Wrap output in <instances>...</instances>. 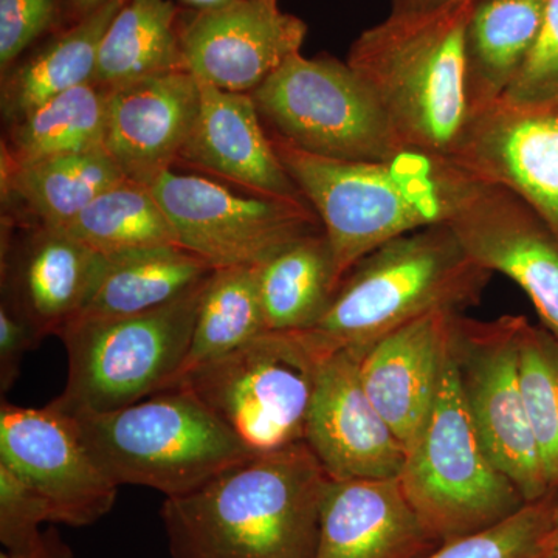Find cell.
Returning a JSON list of instances; mask_svg holds the SVG:
<instances>
[{
    "label": "cell",
    "instance_id": "d4e9b609",
    "mask_svg": "<svg viewBox=\"0 0 558 558\" xmlns=\"http://www.w3.org/2000/svg\"><path fill=\"white\" fill-rule=\"evenodd\" d=\"M126 180L105 148L27 165L2 160L3 191L16 194L44 229H68L100 194Z\"/></svg>",
    "mask_w": 558,
    "mask_h": 558
},
{
    "label": "cell",
    "instance_id": "60d3db41",
    "mask_svg": "<svg viewBox=\"0 0 558 558\" xmlns=\"http://www.w3.org/2000/svg\"><path fill=\"white\" fill-rule=\"evenodd\" d=\"M183 5L194 11H205L211 9H219V7L227 5L233 0H179Z\"/></svg>",
    "mask_w": 558,
    "mask_h": 558
},
{
    "label": "cell",
    "instance_id": "5bb4252c",
    "mask_svg": "<svg viewBox=\"0 0 558 558\" xmlns=\"http://www.w3.org/2000/svg\"><path fill=\"white\" fill-rule=\"evenodd\" d=\"M450 159L526 202L558 245V102H494L470 119Z\"/></svg>",
    "mask_w": 558,
    "mask_h": 558
},
{
    "label": "cell",
    "instance_id": "8fae6325",
    "mask_svg": "<svg viewBox=\"0 0 558 558\" xmlns=\"http://www.w3.org/2000/svg\"><path fill=\"white\" fill-rule=\"evenodd\" d=\"M523 317L478 323L454 315L453 347L461 385L481 442L495 465L535 502L553 492L543 472L520 384Z\"/></svg>",
    "mask_w": 558,
    "mask_h": 558
},
{
    "label": "cell",
    "instance_id": "8d00e7d4",
    "mask_svg": "<svg viewBox=\"0 0 558 558\" xmlns=\"http://www.w3.org/2000/svg\"><path fill=\"white\" fill-rule=\"evenodd\" d=\"M0 558H75L68 543L54 529L43 532L38 542L22 550H3Z\"/></svg>",
    "mask_w": 558,
    "mask_h": 558
},
{
    "label": "cell",
    "instance_id": "603a6c76",
    "mask_svg": "<svg viewBox=\"0 0 558 558\" xmlns=\"http://www.w3.org/2000/svg\"><path fill=\"white\" fill-rule=\"evenodd\" d=\"M213 270L179 245L106 256L100 277L72 322L157 310L199 284Z\"/></svg>",
    "mask_w": 558,
    "mask_h": 558
},
{
    "label": "cell",
    "instance_id": "4316f807",
    "mask_svg": "<svg viewBox=\"0 0 558 558\" xmlns=\"http://www.w3.org/2000/svg\"><path fill=\"white\" fill-rule=\"evenodd\" d=\"M267 330L314 328L339 288L328 238L322 231L290 242L258 266Z\"/></svg>",
    "mask_w": 558,
    "mask_h": 558
},
{
    "label": "cell",
    "instance_id": "277c9868",
    "mask_svg": "<svg viewBox=\"0 0 558 558\" xmlns=\"http://www.w3.org/2000/svg\"><path fill=\"white\" fill-rule=\"evenodd\" d=\"M490 277L449 226L425 227L360 259L317 325L300 333L322 360L344 349L363 352L429 312H458L478 303Z\"/></svg>",
    "mask_w": 558,
    "mask_h": 558
},
{
    "label": "cell",
    "instance_id": "e575fe53",
    "mask_svg": "<svg viewBox=\"0 0 558 558\" xmlns=\"http://www.w3.org/2000/svg\"><path fill=\"white\" fill-rule=\"evenodd\" d=\"M60 0H0V69H10L57 25Z\"/></svg>",
    "mask_w": 558,
    "mask_h": 558
},
{
    "label": "cell",
    "instance_id": "cb8c5ba5",
    "mask_svg": "<svg viewBox=\"0 0 558 558\" xmlns=\"http://www.w3.org/2000/svg\"><path fill=\"white\" fill-rule=\"evenodd\" d=\"M128 0H108L50 39L3 81L2 110L11 123L73 87L94 83L102 39Z\"/></svg>",
    "mask_w": 558,
    "mask_h": 558
},
{
    "label": "cell",
    "instance_id": "2e32d148",
    "mask_svg": "<svg viewBox=\"0 0 558 558\" xmlns=\"http://www.w3.org/2000/svg\"><path fill=\"white\" fill-rule=\"evenodd\" d=\"M360 357L344 349L319 363L306 444L330 480L398 478L409 450L366 395Z\"/></svg>",
    "mask_w": 558,
    "mask_h": 558
},
{
    "label": "cell",
    "instance_id": "3957f363",
    "mask_svg": "<svg viewBox=\"0 0 558 558\" xmlns=\"http://www.w3.org/2000/svg\"><path fill=\"white\" fill-rule=\"evenodd\" d=\"M475 2L389 13L351 46L365 81L407 149L451 157L468 130L464 39Z\"/></svg>",
    "mask_w": 558,
    "mask_h": 558
},
{
    "label": "cell",
    "instance_id": "5b68a950",
    "mask_svg": "<svg viewBox=\"0 0 558 558\" xmlns=\"http://www.w3.org/2000/svg\"><path fill=\"white\" fill-rule=\"evenodd\" d=\"M68 414L92 457L119 486L149 487L167 498L190 494L255 454L185 388L165 389L112 411Z\"/></svg>",
    "mask_w": 558,
    "mask_h": 558
},
{
    "label": "cell",
    "instance_id": "f1b7e54d",
    "mask_svg": "<svg viewBox=\"0 0 558 558\" xmlns=\"http://www.w3.org/2000/svg\"><path fill=\"white\" fill-rule=\"evenodd\" d=\"M264 332L267 325L260 303L258 266L213 270L202 293L189 354L174 384Z\"/></svg>",
    "mask_w": 558,
    "mask_h": 558
},
{
    "label": "cell",
    "instance_id": "d590c367",
    "mask_svg": "<svg viewBox=\"0 0 558 558\" xmlns=\"http://www.w3.org/2000/svg\"><path fill=\"white\" fill-rule=\"evenodd\" d=\"M43 340L35 326L10 304L0 307V389L10 391L20 377L25 354Z\"/></svg>",
    "mask_w": 558,
    "mask_h": 558
},
{
    "label": "cell",
    "instance_id": "6da1fadb",
    "mask_svg": "<svg viewBox=\"0 0 558 558\" xmlns=\"http://www.w3.org/2000/svg\"><path fill=\"white\" fill-rule=\"evenodd\" d=\"M329 481L306 442L253 454L165 499L171 558H314Z\"/></svg>",
    "mask_w": 558,
    "mask_h": 558
},
{
    "label": "cell",
    "instance_id": "f35d334b",
    "mask_svg": "<svg viewBox=\"0 0 558 558\" xmlns=\"http://www.w3.org/2000/svg\"><path fill=\"white\" fill-rule=\"evenodd\" d=\"M538 558H558V506L554 513L553 523L539 545Z\"/></svg>",
    "mask_w": 558,
    "mask_h": 558
},
{
    "label": "cell",
    "instance_id": "b9f144b4",
    "mask_svg": "<svg viewBox=\"0 0 558 558\" xmlns=\"http://www.w3.org/2000/svg\"><path fill=\"white\" fill-rule=\"evenodd\" d=\"M263 2L269 3L271 7H278V0H263Z\"/></svg>",
    "mask_w": 558,
    "mask_h": 558
},
{
    "label": "cell",
    "instance_id": "ab89813d",
    "mask_svg": "<svg viewBox=\"0 0 558 558\" xmlns=\"http://www.w3.org/2000/svg\"><path fill=\"white\" fill-rule=\"evenodd\" d=\"M69 2L73 11H75L76 17L81 20V17L87 16V14L100 9L108 0H69Z\"/></svg>",
    "mask_w": 558,
    "mask_h": 558
},
{
    "label": "cell",
    "instance_id": "7c38bea8",
    "mask_svg": "<svg viewBox=\"0 0 558 558\" xmlns=\"http://www.w3.org/2000/svg\"><path fill=\"white\" fill-rule=\"evenodd\" d=\"M0 464L49 502L51 523L84 527L108 515L119 484L92 457L70 414L54 407H0Z\"/></svg>",
    "mask_w": 558,
    "mask_h": 558
},
{
    "label": "cell",
    "instance_id": "9a60e30c",
    "mask_svg": "<svg viewBox=\"0 0 558 558\" xmlns=\"http://www.w3.org/2000/svg\"><path fill=\"white\" fill-rule=\"evenodd\" d=\"M306 22L263 0H233L194 11L180 25L186 70L201 83L252 94L293 54L301 53Z\"/></svg>",
    "mask_w": 558,
    "mask_h": 558
},
{
    "label": "cell",
    "instance_id": "44dd1931",
    "mask_svg": "<svg viewBox=\"0 0 558 558\" xmlns=\"http://www.w3.org/2000/svg\"><path fill=\"white\" fill-rule=\"evenodd\" d=\"M106 256L64 230L40 227L25 244L14 267L13 310L40 337L61 336L100 277Z\"/></svg>",
    "mask_w": 558,
    "mask_h": 558
},
{
    "label": "cell",
    "instance_id": "1f68e13d",
    "mask_svg": "<svg viewBox=\"0 0 558 558\" xmlns=\"http://www.w3.org/2000/svg\"><path fill=\"white\" fill-rule=\"evenodd\" d=\"M557 506V494L527 502L501 523L442 543L424 558H538L539 545Z\"/></svg>",
    "mask_w": 558,
    "mask_h": 558
},
{
    "label": "cell",
    "instance_id": "74e56055",
    "mask_svg": "<svg viewBox=\"0 0 558 558\" xmlns=\"http://www.w3.org/2000/svg\"><path fill=\"white\" fill-rule=\"evenodd\" d=\"M457 2H465V0H391V11L392 13H409V11L435 10ZM472 2H476V0H472Z\"/></svg>",
    "mask_w": 558,
    "mask_h": 558
},
{
    "label": "cell",
    "instance_id": "4fadbf2b",
    "mask_svg": "<svg viewBox=\"0 0 558 558\" xmlns=\"http://www.w3.org/2000/svg\"><path fill=\"white\" fill-rule=\"evenodd\" d=\"M446 226L478 266L523 289L558 344V245L534 209L472 174Z\"/></svg>",
    "mask_w": 558,
    "mask_h": 558
},
{
    "label": "cell",
    "instance_id": "ac0fdd59",
    "mask_svg": "<svg viewBox=\"0 0 558 558\" xmlns=\"http://www.w3.org/2000/svg\"><path fill=\"white\" fill-rule=\"evenodd\" d=\"M199 86V112L180 160L256 196L310 205L279 160L252 95Z\"/></svg>",
    "mask_w": 558,
    "mask_h": 558
},
{
    "label": "cell",
    "instance_id": "ba28073f",
    "mask_svg": "<svg viewBox=\"0 0 558 558\" xmlns=\"http://www.w3.org/2000/svg\"><path fill=\"white\" fill-rule=\"evenodd\" d=\"M322 362L300 332L267 330L171 388L193 392L252 453H269L306 442Z\"/></svg>",
    "mask_w": 558,
    "mask_h": 558
},
{
    "label": "cell",
    "instance_id": "9c48e42d",
    "mask_svg": "<svg viewBox=\"0 0 558 558\" xmlns=\"http://www.w3.org/2000/svg\"><path fill=\"white\" fill-rule=\"evenodd\" d=\"M250 95L270 134L304 153L384 161L410 150L365 81L337 58L293 54Z\"/></svg>",
    "mask_w": 558,
    "mask_h": 558
},
{
    "label": "cell",
    "instance_id": "e0dca14e",
    "mask_svg": "<svg viewBox=\"0 0 558 558\" xmlns=\"http://www.w3.org/2000/svg\"><path fill=\"white\" fill-rule=\"evenodd\" d=\"M199 102V81L190 72L109 89L105 148L131 182L150 186L180 160Z\"/></svg>",
    "mask_w": 558,
    "mask_h": 558
},
{
    "label": "cell",
    "instance_id": "8992f818",
    "mask_svg": "<svg viewBox=\"0 0 558 558\" xmlns=\"http://www.w3.org/2000/svg\"><path fill=\"white\" fill-rule=\"evenodd\" d=\"M399 480L440 543L495 526L527 505L481 442L461 385L453 325L435 402Z\"/></svg>",
    "mask_w": 558,
    "mask_h": 558
},
{
    "label": "cell",
    "instance_id": "ffe728a7",
    "mask_svg": "<svg viewBox=\"0 0 558 558\" xmlns=\"http://www.w3.org/2000/svg\"><path fill=\"white\" fill-rule=\"evenodd\" d=\"M440 545L399 476L329 481L314 558H424Z\"/></svg>",
    "mask_w": 558,
    "mask_h": 558
},
{
    "label": "cell",
    "instance_id": "7402d4cb",
    "mask_svg": "<svg viewBox=\"0 0 558 558\" xmlns=\"http://www.w3.org/2000/svg\"><path fill=\"white\" fill-rule=\"evenodd\" d=\"M546 0H476L464 39L470 119L505 97L542 27Z\"/></svg>",
    "mask_w": 558,
    "mask_h": 558
},
{
    "label": "cell",
    "instance_id": "d6a6232c",
    "mask_svg": "<svg viewBox=\"0 0 558 558\" xmlns=\"http://www.w3.org/2000/svg\"><path fill=\"white\" fill-rule=\"evenodd\" d=\"M501 100L515 106L558 102V0H546L537 39Z\"/></svg>",
    "mask_w": 558,
    "mask_h": 558
},
{
    "label": "cell",
    "instance_id": "7a4b0ae2",
    "mask_svg": "<svg viewBox=\"0 0 558 558\" xmlns=\"http://www.w3.org/2000/svg\"><path fill=\"white\" fill-rule=\"evenodd\" d=\"M279 160L328 238L339 284L387 242L447 223L472 174L450 157L403 150L384 161L314 156L270 134Z\"/></svg>",
    "mask_w": 558,
    "mask_h": 558
},
{
    "label": "cell",
    "instance_id": "52a82bcc",
    "mask_svg": "<svg viewBox=\"0 0 558 558\" xmlns=\"http://www.w3.org/2000/svg\"><path fill=\"white\" fill-rule=\"evenodd\" d=\"M207 279L154 311L69 323L60 336L68 384L51 403L68 413H101L170 388L189 354Z\"/></svg>",
    "mask_w": 558,
    "mask_h": 558
},
{
    "label": "cell",
    "instance_id": "836d02e7",
    "mask_svg": "<svg viewBox=\"0 0 558 558\" xmlns=\"http://www.w3.org/2000/svg\"><path fill=\"white\" fill-rule=\"evenodd\" d=\"M51 523L47 499L16 473L0 464V542L5 550L31 548Z\"/></svg>",
    "mask_w": 558,
    "mask_h": 558
},
{
    "label": "cell",
    "instance_id": "83f0119b",
    "mask_svg": "<svg viewBox=\"0 0 558 558\" xmlns=\"http://www.w3.org/2000/svg\"><path fill=\"white\" fill-rule=\"evenodd\" d=\"M108 124V89L95 83L73 87L44 101L11 128L3 160L27 165L50 157L102 149ZM106 149V148H105Z\"/></svg>",
    "mask_w": 558,
    "mask_h": 558
},
{
    "label": "cell",
    "instance_id": "d6986e66",
    "mask_svg": "<svg viewBox=\"0 0 558 558\" xmlns=\"http://www.w3.org/2000/svg\"><path fill=\"white\" fill-rule=\"evenodd\" d=\"M458 312L422 315L371 344L360 357V379L381 417L410 450L438 392Z\"/></svg>",
    "mask_w": 558,
    "mask_h": 558
},
{
    "label": "cell",
    "instance_id": "4dcf8cb0",
    "mask_svg": "<svg viewBox=\"0 0 558 558\" xmlns=\"http://www.w3.org/2000/svg\"><path fill=\"white\" fill-rule=\"evenodd\" d=\"M520 384L543 472L558 494V344L521 319L519 336Z\"/></svg>",
    "mask_w": 558,
    "mask_h": 558
},
{
    "label": "cell",
    "instance_id": "484cf974",
    "mask_svg": "<svg viewBox=\"0 0 558 558\" xmlns=\"http://www.w3.org/2000/svg\"><path fill=\"white\" fill-rule=\"evenodd\" d=\"M174 72H189L178 7L172 0H128L102 39L94 83L109 90Z\"/></svg>",
    "mask_w": 558,
    "mask_h": 558
},
{
    "label": "cell",
    "instance_id": "30bf717a",
    "mask_svg": "<svg viewBox=\"0 0 558 558\" xmlns=\"http://www.w3.org/2000/svg\"><path fill=\"white\" fill-rule=\"evenodd\" d=\"M149 189L179 247L213 269L260 266L290 242L323 230L311 205L244 196L202 175L170 170Z\"/></svg>",
    "mask_w": 558,
    "mask_h": 558
},
{
    "label": "cell",
    "instance_id": "f546056e",
    "mask_svg": "<svg viewBox=\"0 0 558 558\" xmlns=\"http://www.w3.org/2000/svg\"><path fill=\"white\" fill-rule=\"evenodd\" d=\"M64 231L102 256L179 245L153 191L131 180L100 194Z\"/></svg>",
    "mask_w": 558,
    "mask_h": 558
}]
</instances>
